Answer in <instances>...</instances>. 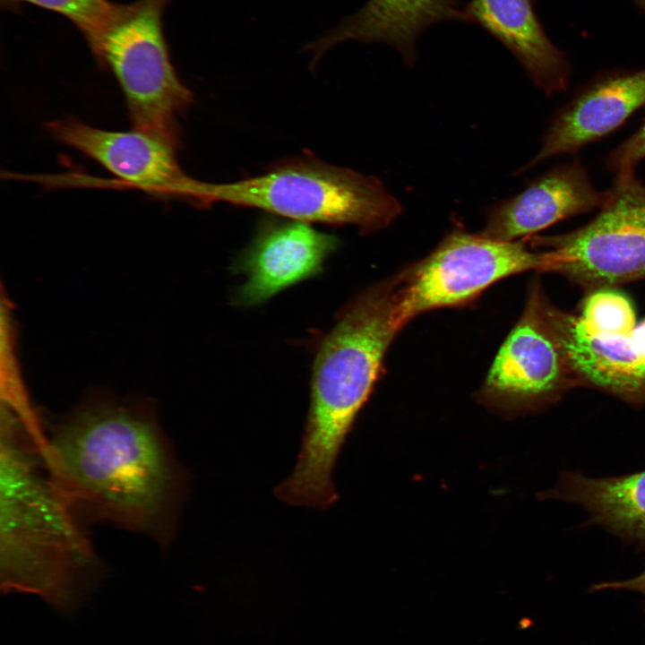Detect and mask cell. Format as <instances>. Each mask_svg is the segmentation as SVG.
I'll return each mask as SVG.
<instances>
[{
	"label": "cell",
	"instance_id": "1",
	"mask_svg": "<svg viewBox=\"0 0 645 645\" xmlns=\"http://www.w3.org/2000/svg\"><path fill=\"white\" fill-rule=\"evenodd\" d=\"M52 467L79 509L169 538L185 487L150 402L90 395L47 439Z\"/></svg>",
	"mask_w": 645,
	"mask_h": 645
},
{
	"label": "cell",
	"instance_id": "2",
	"mask_svg": "<svg viewBox=\"0 0 645 645\" xmlns=\"http://www.w3.org/2000/svg\"><path fill=\"white\" fill-rule=\"evenodd\" d=\"M0 582L68 610L98 570L78 508L57 478L39 422L1 414Z\"/></svg>",
	"mask_w": 645,
	"mask_h": 645
},
{
	"label": "cell",
	"instance_id": "3",
	"mask_svg": "<svg viewBox=\"0 0 645 645\" xmlns=\"http://www.w3.org/2000/svg\"><path fill=\"white\" fill-rule=\"evenodd\" d=\"M403 326L394 279L366 288L338 313L315 353L301 448L293 472L275 489L280 500L322 510L337 501L339 454Z\"/></svg>",
	"mask_w": 645,
	"mask_h": 645
},
{
	"label": "cell",
	"instance_id": "4",
	"mask_svg": "<svg viewBox=\"0 0 645 645\" xmlns=\"http://www.w3.org/2000/svg\"><path fill=\"white\" fill-rule=\"evenodd\" d=\"M216 202L308 224L353 225L364 234L387 228L402 211L378 178L309 152L281 159L255 176L229 183L201 181L197 205Z\"/></svg>",
	"mask_w": 645,
	"mask_h": 645
},
{
	"label": "cell",
	"instance_id": "5",
	"mask_svg": "<svg viewBox=\"0 0 645 645\" xmlns=\"http://www.w3.org/2000/svg\"><path fill=\"white\" fill-rule=\"evenodd\" d=\"M168 1L120 4L91 50L117 80L133 129L178 146L177 116L192 105L194 95L178 78L163 35Z\"/></svg>",
	"mask_w": 645,
	"mask_h": 645
},
{
	"label": "cell",
	"instance_id": "6",
	"mask_svg": "<svg viewBox=\"0 0 645 645\" xmlns=\"http://www.w3.org/2000/svg\"><path fill=\"white\" fill-rule=\"evenodd\" d=\"M557 272L590 289L645 277V185L634 171L618 174L605 204L572 231L527 238Z\"/></svg>",
	"mask_w": 645,
	"mask_h": 645
},
{
	"label": "cell",
	"instance_id": "7",
	"mask_svg": "<svg viewBox=\"0 0 645 645\" xmlns=\"http://www.w3.org/2000/svg\"><path fill=\"white\" fill-rule=\"evenodd\" d=\"M548 268L547 254L531 251L523 240L503 241L457 228L395 277L400 317L405 325L424 312L466 304L504 278Z\"/></svg>",
	"mask_w": 645,
	"mask_h": 645
},
{
	"label": "cell",
	"instance_id": "8",
	"mask_svg": "<svg viewBox=\"0 0 645 645\" xmlns=\"http://www.w3.org/2000/svg\"><path fill=\"white\" fill-rule=\"evenodd\" d=\"M546 299L533 284L477 393L480 403L503 416L537 411L578 385L547 317Z\"/></svg>",
	"mask_w": 645,
	"mask_h": 645
},
{
	"label": "cell",
	"instance_id": "9",
	"mask_svg": "<svg viewBox=\"0 0 645 645\" xmlns=\"http://www.w3.org/2000/svg\"><path fill=\"white\" fill-rule=\"evenodd\" d=\"M47 129L56 141L96 160L125 184L194 202L199 180L182 169L178 146L133 129L107 131L72 117L51 121Z\"/></svg>",
	"mask_w": 645,
	"mask_h": 645
},
{
	"label": "cell",
	"instance_id": "10",
	"mask_svg": "<svg viewBox=\"0 0 645 645\" xmlns=\"http://www.w3.org/2000/svg\"><path fill=\"white\" fill-rule=\"evenodd\" d=\"M338 238L310 224L267 217L234 264L245 277L236 301L259 305L283 289L322 271L326 259L337 249Z\"/></svg>",
	"mask_w": 645,
	"mask_h": 645
},
{
	"label": "cell",
	"instance_id": "11",
	"mask_svg": "<svg viewBox=\"0 0 645 645\" xmlns=\"http://www.w3.org/2000/svg\"><path fill=\"white\" fill-rule=\"evenodd\" d=\"M645 107V69H614L583 84L552 116L537 154L519 173L573 154L620 127Z\"/></svg>",
	"mask_w": 645,
	"mask_h": 645
},
{
	"label": "cell",
	"instance_id": "12",
	"mask_svg": "<svg viewBox=\"0 0 645 645\" xmlns=\"http://www.w3.org/2000/svg\"><path fill=\"white\" fill-rule=\"evenodd\" d=\"M546 314L577 384L633 405L645 404V320L627 335H589L580 317L547 300Z\"/></svg>",
	"mask_w": 645,
	"mask_h": 645
},
{
	"label": "cell",
	"instance_id": "13",
	"mask_svg": "<svg viewBox=\"0 0 645 645\" xmlns=\"http://www.w3.org/2000/svg\"><path fill=\"white\" fill-rule=\"evenodd\" d=\"M607 191L596 189L578 160L550 168L522 192L486 213L481 235L503 240L528 238L563 219L599 210Z\"/></svg>",
	"mask_w": 645,
	"mask_h": 645
},
{
	"label": "cell",
	"instance_id": "14",
	"mask_svg": "<svg viewBox=\"0 0 645 645\" xmlns=\"http://www.w3.org/2000/svg\"><path fill=\"white\" fill-rule=\"evenodd\" d=\"M445 22L467 23L465 3L460 0H367L307 48L315 62L341 43L385 44L399 52L406 65L414 66L417 60L418 39L432 26Z\"/></svg>",
	"mask_w": 645,
	"mask_h": 645
},
{
	"label": "cell",
	"instance_id": "15",
	"mask_svg": "<svg viewBox=\"0 0 645 645\" xmlns=\"http://www.w3.org/2000/svg\"><path fill=\"white\" fill-rule=\"evenodd\" d=\"M465 12L467 23L478 25L499 41L546 95L567 89L569 60L546 34L533 0H469Z\"/></svg>",
	"mask_w": 645,
	"mask_h": 645
},
{
	"label": "cell",
	"instance_id": "16",
	"mask_svg": "<svg viewBox=\"0 0 645 645\" xmlns=\"http://www.w3.org/2000/svg\"><path fill=\"white\" fill-rule=\"evenodd\" d=\"M539 495L579 504L587 511L589 523L645 546V470L601 478L564 471L554 487Z\"/></svg>",
	"mask_w": 645,
	"mask_h": 645
},
{
	"label": "cell",
	"instance_id": "17",
	"mask_svg": "<svg viewBox=\"0 0 645 645\" xmlns=\"http://www.w3.org/2000/svg\"><path fill=\"white\" fill-rule=\"evenodd\" d=\"M579 317L589 335L601 339L624 336L636 327L635 314L630 301L609 288L595 289L589 295Z\"/></svg>",
	"mask_w": 645,
	"mask_h": 645
},
{
	"label": "cell",
	"instance_id": "18",
	"mask_svg": "<svg viewBox=\"0 0 645 645\" xmlns=\"http://www.w3.org/2000/svg\"><path fill=\"white\" fill-rule=\"evenodd\" d=\"M15 1L30 3L66 17L81 30L90 49L99 43L120 5L108 0Z\"/></svg>",
	"mask_w": 645,
	"mask_h": 645
},
{
	"label": "cell",
	"instance_id": "19",
	"mask_svg": "<svg viewBox=\"0 0 645 645\" xmlns=\"http://www.w3.org/2000/svg\"><path fill=\"white\" fill-rule=\"evenodd\" d=\"M645 159V118L629 138L613 150L606 158L608 169L615 175L634 171Z\"/></svg>",
	"mask_w": 645,
	"mask_h": 645
},
{
	"label": "cell",
	"instance_id": "20",
	"mask_svg": "<svg viewBox=\"0 0 645 645\" xmlns=\"http://www.w3.org/2000/svg\"><path fill=\"white\" fill-rule=\"evenodd\" d=\"M592 589L594 590H601L606 589L633 590L642 594L645 597V568L639 575L631 579L598 583L596 584Z\"/></svg>",
	"mask_w": 645,
	"mask_h": 645
},
{
	"label": "cell",
	"instance_id": "21",
	"mask_svg": "<svg viewBox=\"0 0 645 645\" xmlns=\"http://www.w3.org/2000/svg\"><path fill=\"white\" fill-rule=\"evenodd\" d=\"M635 6L638 8L639 11H641L643 14H645V0H632Z\"/></svg>",
	"mask_w": 645,
	"mask_h": 645
}]
</instances>
